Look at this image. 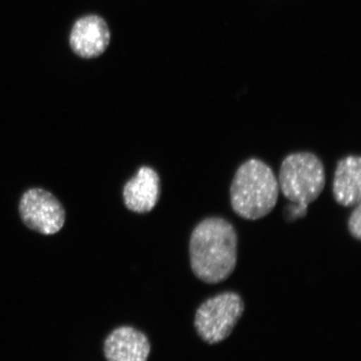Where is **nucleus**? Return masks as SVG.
<instances>
[{
	"mask_svg": "<svg viewBox=\"0 0 361 361\" xmlns=\"http://www.w3.org/2000/svg\"><path fill=\"white\" fill-rule=\"evenodd\" d=\"M238 235L229 221L206 218L195 227L189 253L195 276L208 284H217L231 276L237 265Z\"/></svg>",
	"mask_w": 361,
	"mask_h": 361,
	"instance_id": "f257e3e1",
	"label": "nucleus"
},
{
	"mask_svg": "<svg viewBox=\"0 0 361 361\" xmlns=\"http://www.w3.org/2000/svg\"><path fill=\"white\" fill-rule=\"evenodd\" d=\"M279 197V185L272 169L258 159L242 164L230 188L233 211L243 219H262L272 212Z\"/></svg>",
	"mask_w": 361,
	"mask_h": 361,
	"instance_id": "f03ea898",
	"label": "nucleus"
},
{
	"mask_svg": "<svg viewBox=\"0 0 361 361\" xmlns=\"http://www.w3.org/2000/svg\"><path fill=\"white\" fill-rule=\"evenodd\" d=\"M278 185L282 194L301 208L317 200L326 184L322 160L310 152L290 154L280 167Z\"/></svg>",
	"mask_w": 361,
	"mask_h": 361,
	"instance_id": "7ed1b4c3",
	"label": "nucleus"
},
{
	"mask_svg": "<svg viewBox=\"0 0 361 361\" xmlns=\"http://www.w3.org/2000/svg\"><path fill=\"white\" fill-rule=\"evenodd\" d=\"M243 299L235 292H224L202 303L195 315V327L207 343L225 341L243 315Z\"/></svg>",
	"mask_w": 361,
	"mask_h": 361,
	"instance_id": "20e7f679",
	"label": "nucleus"
},
{
	"mask_svg": "<svg viewBox=\"0 0 361 361\" xmlns=\"http://www.w3.org/2000/svg\"><path fill=\"white\" fill-rule=\"evenodd\" d=\"M20 215L26 227L44 235L63 229L66 211L61 202L47 190L33 188L21 197Z\"/></svg>",
	"mask_w": 361,
	"mask_h": 361,
	"instance_id": "39448f33",
	"label": "nucleus"
},
{
	"mask_svg": "<svg viewBox=\"0 0 361 361\" xmlns=\"http://www.w3.org/2000/svg\"><path fill=\"white\" fill-rule=\"evenodd\" d=\"M111 40L110 26L103 16L96 13L85 14L75 20L68 35L71 51L82 59L103 56Z\"/></svg>",
	"mask_w": 361,
	"mask_h": 361,
	"instance_id": "423d86ee",
	"label": "nucleus"
},
{
	"mask_svg": "<svg viewBox=\"0 0 361 361\" xmlns=\"http://www.w3.org/2000/svg\"><path fill=\"white\" fill-rule=\"evenodd\" d=\"M161 195V182L158 173L153 168H140L137 174L123 187L125 205L132 212H151Z\"/></svg>",
	"mask_w": 361,
	"mask_h": 361,
	"instance_id": "0eeeda50",
	"label": "nucleus"
},
{
	"mask_svg": "<svg viewBox=\"0 0 361 361\" xmlns=\"http://www.w3.org/2000/svg\"><path fill=\"white\" fill-rule=\"evenodd\" d=\"M149 351V339L133 327H118L104 342V355L108 361H147Z\"/></svg>",
	"mask_w": 361,
	"mask_h": 361,
	"instance_id": "6e6552de",
	"label": "nucleus"
},
{
	"mask_svg": "<svg viewBox=\"0 0 361 361\" xmlns=\"http://www.w3.org/2000/svg\"><path fill=\"white\" fill-rule=\"evenodd\" d=\"M334 197L339 205L355 207L361 200V158L348 156L337 163L334 172Z\"/></svg>",
	"mask_w": 361,
	"mask_h": 361,
	"instance_id": "1a4fd4ad",
	"label": "nucleus"
},
{
	"mask_svg": "<svg viewBox=\"0 0 361 361\" xmlns=\"http://www.w3.org/2000/svg\"><path fill=\"white\" fill-rule=\"evenodd\" d=\"M361 207L360 204L355 206V210L350 214L348 220V230L351 236L358 241L361 239Z\"/></svg>",
	"mask_w": 361,
	"mask_h": 361,
	"instance_id": "9d476101",
	"label": "nucleus"
}]
</instances>
